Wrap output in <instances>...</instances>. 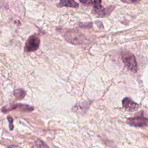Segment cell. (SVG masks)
Segmentation results:
<instances>
[{
  "mask_svg": "<svg viewBox=\"0 0 148 148\" xmlns=\"http://www.w3.org/2000/svg\"><path fill=\"white\" fill-rule=\"evenodd\" d=\"M121 59L125 67L133 73L138 71V65L134 55L130 52L125 51L121 55Z\"/></svg>",
  "mask_w": 148,
  "mask_h": 148,
  "instance_id": "cell-1",
  "label": "cell"
},
{
  "mask_svg": "<svg viewBox=\"0 0 148 148\" xmlns=\"http://www.w3.org/2000/svg\"><path fill=\"white\" fill-rule=\"evenodd\" d=\"M84 35L74 29L69 30L68 32L65 33L64 36L66 40L73 45L82 43L84 40Z\"/></svg>",
  "mask_w": 148,
  "mask_h": 148,
  "instance_id": "cell-2",
  "label": "cell"
},
{
  "mask_svg": "<svg viewBox=\"0 0 148 148\" xmlns=\"http://www.w3.org/2000/svg\"><path fill=\"white\" fill-rule=\"evenodd\" d=\"M39 45H40L39 38L36 35H31L28 38V39L25 42L24 51L26 52L35 51L37 49H38Z\"/></svg>",
  "mask_w": 148,
  "mask_h": 148,
  "instance_id": "cell-3",
  "label": "cell"
},
{
  "mask_svg": "<svg viewBox=\"0 0 148 148\" xmlns=\"http://www.w3.org/2000/svg\"><path fill=\"white\" fill-rule=\"evenodd\" d=\"M148 120L142 113L136 116L130 117L127 120V123L135 127H143L147 126Z\"/></svg>",
  "mask_w": 148,
  "mask_h": 148,
  "instance_id": "cell-4",
  "label": "cell"
},
{
  "mask_svg": "<svg viewBox=\"0 0 148 148\" xmlns=\"http://www.w3.org/2000/svg\"><path fill=\"white\" fill-rule=\"evenodd\" d=\"M18 108L19 110L23 111V112H30L34 110V108L32 106H31L29 105H25V104H21V103H17L15 105H12L10 106H5L2 108V111L3 112H6L11 110L16 109Z\"/></svg>",
  "mask_w": 148,
  "mask_h": 148,
  "instance_id": "cell-5",
  "label": "cell"
},
{
  "mask_svg": "<svg viewBox=\"0 0 148 148\" xmlns=\"http://www.w3.org/2000/svg\"><path fill=\"white\" fill-rule=\"evenodd\" d=\"M122 105L123 108L128 111L132 112L138 109L139 107V105L136 102L132 101L129 98H124L122 101Z\"/></svg>",
  "mask_w": 148,
  "mask_h": 148,
  "instance_id": "cell-6",
  "label": "cell"
},
{
  "mask_svg": "<svg viewBox=\"0 0 148 148\" xmlns=\"http://www.w3.org/2000/svg\"><path fill=\"white\" fill-rule=\"evenodd\" d=\"M57 6L58 8L62 7H69L76 8L79 6V3L75 2L74 0H60L57 4Z\"/></svg>",
  "mask_w": 148,
  "mask_h": 148,
  "instance_id": "cell-7",
  "label": "cell"
},
{
  "mask_svg": "<svg viewBox=\"0 0 148 148\" xmlns=\"http://www.w3.org/2000/svg\"><path fill=\"white\" fill-rule=\"evenodd\" d=\"M93 5L94 9L98 14L102 16V14H105V9L101 5V0H94Z\"/></svg>",
  "mask_w": 148,
  "mask_h": 148,
  "instance_id": "cell-8",
  "label": "cell"
},
{
  "mask_svg": "<svg viewBox=\"0 0 148 148\" xmlns=\"http://www.w3.org/2000/svg\"><path fill=\"white\" fill-rule=\"evenodd\" d=\"M26 92L22 88H17L14 91V95L18 99H21L24 98Z\"/></svg>",
  "mask_w": 148,
  "mask_h": 148,
  "instance_id": "cell-9",
  "label": "cell"
},
{
  "mask_svg": "<svg viewBox=\"0 0 148 148\" xmlns=\"http://www.w3.org/2000/svg\"><path fill=\"white\" fill-rule=\"evenodd\" d=\"M34 148H49V147L40 140H36Z\"/></svg>",
  "mask_w": 148,
  "mask_h": 148,
  "instance_id": "cell-10",
  "label": "cell"
},
{
  "mask_svg": "<svg viewBox=\"0 0 148 148\" xmlns=\"http://www.w3.org/2000/svg\"><path fill=\"white\" fill-rule=\"evenodd\" d=\"M8 120L9 122V126L10 130H13V120L12 117H10V116H8Z\"/></svg>",
  "mask_w": 148,
  "mask_h": 148,
  "instance_id": "cell-11",
  "label": "cell"
},
{
  "mask_svg": "<svg viewBox=\"0 0 148 148\" xmlns=\"http://www.w3.org/2000/svg\"><path fill=\"white\" fill-rule=\"evenodd\" d=\"M82 3L86 4V5H90L94 3V0H79Z\"/></svg>",
  "mask_w": 148,
  "mask_h": 148,
  "instance_id": "cell-12",
  "label": "cell"
},
{
  "mask_svg": "<svg viewBox=\"0 0 148 148\" xmlns=\"http://www.w3.org/2000/svg\"><path fill=\"white\" fill-rule=\"evenodd\" d=\"M131 2H138L139 0H130Z\"/></svg>",
  "mask_w": 148,
  "mask_h": 148,
  "instance_id": "cell-13",
  "label": "cell"
}]
</instances>
